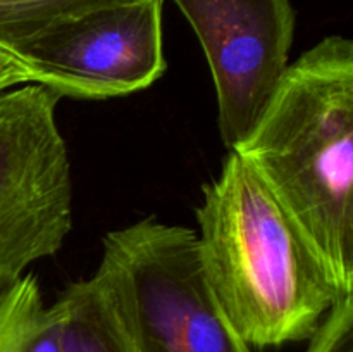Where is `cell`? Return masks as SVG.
I'll return each instance as SVG.
<instances>
[{
    "label": "cell",
    "instance_id": "7a4b0ae2",
    "mask_svg": "<svg viewBox=\"0 0 353 352\" xmlns=\"http://www.w3.org/2000/svg\"><path fill=\"white\" fill-rule=\"evenodd\" d=\"M196 224L210 289L252 349L307 342L343 297L299 224L236 150L203 186Z\"/></svg>",
    "mask_w": 353,
    "mask_h": 352
},
{
    "label": "cell",
    "instance_id": "ba28073f",
    "mask_svg": "<svg viewBox=\"0 0 353 352\" xmlns=\"http://www.w3.org/2000/svg\"><path fill=\"white\" fill-rule=\"evenodd\" d=\"M57 300L64 311L62 352H137L116 306L95 275L71 283Z\"/></svg>",
    "mask_w": 353,
    "mask_h": 352
},
{
    "label": "cell",
    "instance_id": "30bf717a",
    "mask_svg": "<svg viewBox=\"0 0 353 352\" xmlns=\"http://www.w3.org/2000/svg\"><path fill=\"white\" fill-rule=\"evenodd\" d=\"M31 83V75L23 59L12 50L0 47V93Z\"/></svg>",
    "mask_w": 353,
    "mask_h": 352
},
{
    "label": "cell",
    "instance_id": "5b68a950",
    "mask_svg": "<svg viewBox=\"0 0 353 352\" xmlns=\"http://www.w3.org/2000/svg\"><path fill=\"white\" fill-rule=\"evenodd\" d=\"M164 0H130L93 10L17 52L31 83L61 97L107 100L141 92L168 68Z\"/></svg>",
    "mask_w": 353,
    "mask_h": 352
},
{
    "label": "cell",
    "instance_id": "6da1fadb",
    "mask_svg": "<svg viewBox=\"0 0 353 352\" xmlns=\"http://www.w3.org/2000/svg\"><path fill=\"white\" fill-rule=\"evenodd\" d=\"M288 211L340 293H353V41L303 52L234 148Z\"/></svg>",
    "mask_w": 353,
    "mask_h": 352
},
{
    "label": "cell",
    "instance_id": "3957f363",
    "mask_svg": "<svg viewBox=\"0 0 353 352\" xmlns=\"http://www.w3.org/2000/svg\"><path fill=\"white\" fill-rule=\"evenodd\" d=\"M93 275L137 352H255L217 302L192 228L150 216L109 231Z\"/></svg>",
    "mask_w": 353,
    "mask_h": 352
},
{
    "label": "cell",
    "instance_id": "277c9868",
    "mask_svg": "<svg viewBox=\"0 0 353 352\" xmlns=\"http://www.w3.org/2000/svg\"><path fill=\"white\" fill-rule=\"evenodd\" d=\"M61 99L38 83L0 93V293L57 254L72 230Z\"/></svg>",
    "mask_w": 353,
    "mask_h": 352
},
{
    "label": "cell",
    "instance_id": "9c48e42d",
    "mask_svg": "<svg viewBox=\"0 0 353 352\" xmlns=\"http://www.w3.org/2000/svg\"><path fill=\"white\" fill-rule=\"evenodd\" d=\"M130 0H0V47L17 54L54 28Z\"/></svg>",
    "mask_w": 353,
    "mask_h": 352
},
{
    "label": "cell",
    "instance_id": "8992f818",
    "mask_svg": "<svg viewBox=\"0 0 353 352\" xmlns=\"http://www.w3.org/2000/svg\"><path fill=\"white\" fill-rule=\"evenodd\" d=\"M205 54L217 102V128L236 147L290 64L295 38L292 0H174Z\"/></svg>",
    "mask_w": 353,
    "mask_h": 352
},
{
    "label": "cell",
    "instance_id": "52a82bcc",
    "mask_svg": "<svg viewBox=\"0 0 353 352\" xmlns=\"http://www.w3.org/2000/svg\"><path fill=\"white\" fill-rule=\"evenodd\" d=\"M64 311L47 304L40 282L28 271L0 293V352H62Z\"/></svg>",
    "mask_w": 353,
    "mask_h": 352
}]
</instances>
